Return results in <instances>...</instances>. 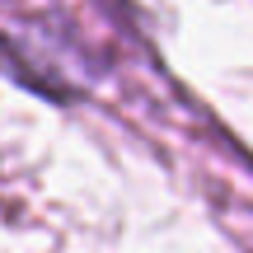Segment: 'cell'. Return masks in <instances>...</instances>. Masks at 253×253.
I'll return each mask as SVG.
<instances>
[]
</instances>
